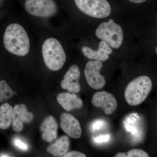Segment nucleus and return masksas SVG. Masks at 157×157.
I'll return each instance as SVG.
<instances>
[{
  "instance_id": "5701e85b",
  "label": "nucleus",
  "mask_w": 157,
  "mask_h": 157,
  "mask_svg": "<svg viewBox=\"0 0 157 157\" xmlns=\"http://www.w3.org/2000/svg\"><path fill=\"white\" fill-rule=\"evenodd\" d=\"M130 2L135 4H140L145 2L147 0H129Z\"/></svg>"
},
{
  "instance_id": "f03ea898",
  "label": "nucleus",
  "mask_w": 157,
  "mask_h": 157,
  "mask_svg": "<svg viewBox=\"0 0 157 157\" xmlns=\"http://www.w3.org/2000/svg\"><path fill=\"white\" fill-rule=\"evenodd\" d=\"M42 54L45 65L52 71L61 69L67 60L64 49L55 38H48L45 40L42 45Z\"/></svg>"
},
{
  "instance_id": "1a4fd4ad",
  "label": "nucleus",
  "mask_w": 157,
  "mask_h": 157,
  "mask_svg": "<svg viewBox=\"0 0 157 157\" xmlns=\"http://www.w3.org/2000/svg\"><path fill=\"white\" fill-rule=\"evenodd\" d=\"M80 71L77 65H73L69 68L61 82V86L70 93L76 94L81 89L79 83Z\"/></svg>"
},
{
  "instance_id": "9b49d317",
  "label": "nucleus",
  "mask_w": 157,
  "mask_h": 157,
  "mask_svg": "<svg viewBox=\"0 0 157 157\" xmlns=\"http://www.w3.org/2000/svg\"><path fill=\"white\" fill-rule=\"evenodd\" d=\"M33 118V114L28 111L25 104L15 105L13 109L12 124L13 130L15 132H21L22 131L23 124L31 122Z\"/></svg>"
},
{
  "instance_id": "ddd939ff",
  "label": "nucleus",
  "mask_w": 157,
  "mask_h": 157,
  "mask_svg": "<svg viewBox=\"0 0 157 157\" xmlns=\"http://www.w3.org/2000/svg\"><path fill=\"white\" fill-rule=\"evenodd\" d=\"M59 104L65 110L70 111L74 109H80L83 106V102L74 93H61L57 97Z\"/></svg>"
},
{
  "instance_id": "393cba45",
  "label": "nucleus",
  "mask_w": 157,
  "mask_h": 157,
  "mask_svg": "<svg viewBox=\"0 0 157 157\" xmlns=\"http://www.w3.org/2000/svg\"><path fill=\"white\" fill-rule=\"evenodd\" d=\"M155 51H156V53H157V47H156Z\"/></svg>"
},
{
  "instance_id": "b1692460",
  "label": "nucleus",
  "mask_w": 157,
  "mask_h": 157,
  "mask_svg": "<svg viewBox=\"0 0 157 157\" xmlns=\"http://www.w3.org/2000/svg\"><path fill=\"white\" fill-rule=\"evenodd\" d=\"M1 157H10V156H9L8 155L3 154L1 155L0 156Z\"/></svg>"
},
{
  "instance_id": "aec40b11",
  "label": "nucleus",
  "mask_w": 157,
  "mask_h": 157,
  "mask_svg": "<svg viewBox=\"0 0 157 157\" xmlns=\"http://www.w3.org/2000/svg\"><path fill=\"white\" fill-rule=\"evenodd\" d=\"M63 157H86V156L83 153L77 151H72L67 152L63 156Z\"/></svg>"
},
{
  "instance_id": "f8f14e48",
  "label": "nucleus",
  "mask_w": 157,
  "mask_h": 157,
  "mask_svg": "<svg viewBox=\"0 0 157 157\" xmlns=\"http://www.w3.org/2000/svg\"><path fill=\"white\" fill-rule=\"evenodd\" d=\"M81 51L83 55L89 59L103 62L109 59V55L112 53L113 50L106 42L101 41L97 50L84 46L81 48Z\"/></svg>"
},
{
  "instance_id": "0eeeda50",
  "label": "nucleus",
  "mask_w": 157,
  "mask_h": 157,
  "mask_svg": "<svg viewBox=\"0 0 157 157\" xmlns=\"http://www.w3.org/2000/svg\"><path fill=\"white\" fill-rule=\"evenodd\" d=\"M103 67V63L99 61L90 60L86 65L85 76L88 84L93 89H101L106 85L105 76L101 74Z\"/></svg>"
},
{
  "instance_id": "423d86ee",
  "label": "nucleus",
  "mask_w": 157,
  "mask_h": 157,
  "mask_svg": "<svg viewBox=\"0 0 157 157\" xmlns=\"http://www.w3.org/2000/svg\"><path fill=\"white\" fill-rule=\"evenodd\" d=\"M25 7L28 13L36 17H52L58 11L57 6L54 0H26Z\"/></svg>"
},
{
  "instance_id": "4468645a",
  "label": "nucleus",
  "mask_w": 157,
  "mask_h": 157,
  "mask_svg": "<svg viewBox=\"0 0 157 157\" xmlns=\"http://www.w3.org/2000/svg\"><path fill=\"white\" fill-rule=\"evenodd\" d=\"M58 128L57 122L53 117L49 116L44 120L40 127L42 138L47 142H51L56 139Z\"/></svg>"
},
{
  "instance_id": "412c9836",
  "label": "nucleus",
  "mask_w": 157,
  "mask_h": 157,
  "mask_svg": "<svg viewBox=\"0 0 157 157\" xmlns=\"http://www.w3.org/2000/svg\"><path fill=\"white\" fill-rule=\"evenodd\" d=\"M109 135H103V136H101L100 137H97L95 138L96 142L98 143H102V142H107L109 140Z\"/></svg>"
},
{
  "instance_id": "f257e3e1",
  "label": "nucleus",
  "mask_w": 157,
  "mask_h": 157,
  "mask_svg": "<svg viewBox=\"0 0 157 157\" xmlns=\"http://www.w3.org/2000/svg\"><path fill=\"white\" fill-rule=\"evenodd\" d=\"M3 42L6 50L17 56H25L29 52L30 43L28 35L23 27L18 24H11L7 26Z\"/></svg>"
},
{
  "instance_id": "6ab92c4d",
  "label": "nucleus",
  "mask_w": 157,
  "mask_h": 157,
  "mask_svg": "<svg viewBox=\"0 0 157 157\" xmlns=\"http://www.w3.org/2000/svg\"><path fill=\"white\" fill-rule=\"evenodd\" d=\"M14 144L16 147L22 150H27L28 149V146L27 144L25 143H24L21 140L18 139H16L14 140Z\"/></svg>"
},
{
  "instance_id": "20e7f679",
  "label": "nucleus",
  "mask_w": 157,
  "mask_h": 157,
  "mask_svg": "<svg viewBox=\"0 0 157 157\" xmlns=\"http://www.w3.org/2000/svg\"><path fill=\"white\" fill-rule=\"evenodd\" d=\"M95 35L98 39L115 49L121 47L123 42V29L113 19L101 23L96 29Z\"/></svg>"
},
{
  "instance_id": "6e6552de",
  "label": "nucleus",
  "mask_w": 157,
  "mask_h": 157,
  "mask_svg": "<svg viewBox=\"0 0 157 157\" xmlns=\"http://www.w3.org/2000/svg\"><path fill=\"white\" fill-rule=\"evenodd\" d=\"M91 102L95 107L102 108L107 115L112 114L117 108L116 99L108 92L101 91L95 93L93 96Z\"/></svg>"
},
{
  "instance_id": "39448f33",
  "label": "nucleus",
  "mask_w": 157,
  "mask_h": 157,
  "mask_svg": "<svg viewBox=\"0 0 157 157\" xmlns=\"http://www.w3.org/2000/svg\"><path fill=\"white\" fill-rule=\"evenodd\" d=\"M76 7L90 17L102 19L109 17L111 13L110 4L107 0H74Z\"/></svg>"
},
{
  "instance_id": "7ed1b4c3",
  "label": "nucleus",
  "mask_w": 157,
  "mask_h": 157,
  "mask_svg": "<svg viewBox=\"0 0 157 157\" xmlns=\"http://www.w3.org/2000/svg\"><path fill=\"white\" fill-rule=\"evenodd\" d=\"M152 82L148 76H138L127 86L124 97L127 103L131 106H137L146 100L151 91Z\"/></svg>"
},
{
  "instance_id": "dca6fc26",
  "label": "nucleus",
  "mask_w": 157,
  "mask_h": 157,
  "mask_svg": "<svg viewBox=\"0 0 157 157\" xmlns=\"http://www.w3.org/2000/svg\"><path fill=\"white\" fill-rule=\"evenodd\" d=\"M13 107L8 103L0 106V129L9 128L12 122Z\"/></svg>"
},
{
  "instance_id": "a211bd4d",
  "label": "nucleus",
  "mask_w": 157,
  "mask_h": 157,
  "mask_svg": "<svg viewBox=\"0 0 157 157\" xmlns=\"http://www.w3.org/2000/svg\"><path fill=\"white\" fill-rule=\"evenodd\" d=\"M148 154L140 149H132L125 152V157H148Z\"/></svg>"
},
{
  "instance_id": "f3484780",
  "label": "nucleus",
  "mask_w": 157,
  "mask_h": 157,
  "mask_svg": "<svg viewBox=\"0 0 157 157\" xmlns=\"http://www.w3.org/2000/svg\"><path fill=\"white\" fill-rule=\"evenodd\" d=\"M14 94L13 91L5 80H0V103L10 99Z\"/></svg>"
},
{
  "instance_id": "4be33fe9",
  "label": "nucleus",
  "mask_w": 157,
  "mask_h": 157,
  "mask_svg": "<svg viewBox=\"0 0 157 157\" xmlns=\"http://www.w3.org/2000/svg\"><path fill=\"white\" fill-rule=\"evenodd\" d=\"M104 121L101 120H98L95 122L92 126V128L94 130H97V129H100L103 124H104Z\"/></svg>"
},
{
  "instance_id": "2eb2a0df",
  "label": "nucleus",
  "mask_w": 157,
  "mask_h": 157,
  "mask_svg": "<svg viewBox=\"0 0 157 157\" xmlns=\"http://www.w3.org/2000/svg\"><path fill=\"white\" fill-rule=\"evenodd\" d=\"M70 146V138L67 136L64 135L48 147L47 151L53 156L63 157L69 151Z\"/></svg>"
},
{
  "instance_id": "9d476101",
  "label": "nucleus",
  "mask_w": 157,
  "mask_h": 157,
  "mask_svg": "<svg viewBox=\"0 0 157 157\" xmlns=\"http://www.w3.org/2000/svg\"><path fill=\"white\" fill-rule=\"evenodd\" d=\"M60 125L63 131L71 138L78 139L81 137L82 132L80 124L70 113H65L62 114Z\"/></svg>"
}]
</instances>
